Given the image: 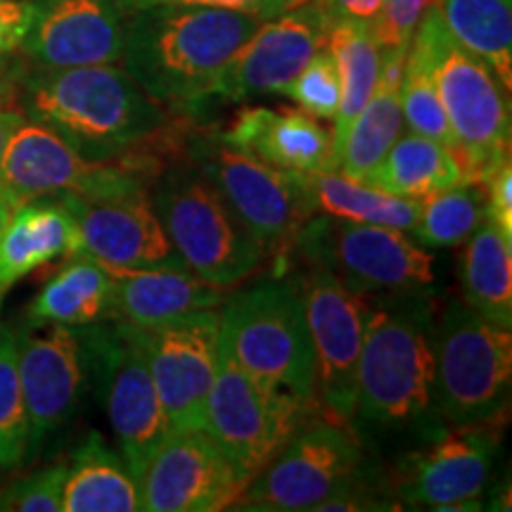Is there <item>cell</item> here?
Returning a JSON list of instances; mask_svg holds the SVG:
<instances>
[{
    "mask_svg": "<svg viewBox=\"0 0 512 512\" xmlns=\"http://www.w3.org/2000/svg\"><path fill=\"white\" fill-rule=\"evenodd\" d=\"M24 117L48 126L91 162L164 169V155L183 145L164 107L126 69L114 64L41 69L19 76Z\"/></svg>",
    "mask_w": 512,
    "mask_h": 512,
    "instance_id": "6da1fadb",
    "label": "cell"
},
{
    "mask_svg": "<svg viewBox=\"0 0 512 512\" xmlns=\"http://www.w3.org/2000/svg\"><path fill=\"white\" fill-rule=\"evenodd\" d=\"M124 10L121 62L159 105L192 112L207 98L242 43L264 19L174 0H119Z\"/></svg>",
    "mask_w": 512,
    "mask_h": 512,
    "instance_id": "7a4b0ae2",
    "label": "cell"
},
{
    "mask_svg": "<svg viewBox=\"0 0 512 512\" xmlns=\"http://www.w3.org/2000/svg\"><path fill=\"white\" fill-rule=\"evenodd\" d=\"M354 420L380 434L434 430V304L427 290L370 302Z\"/></svg>",
    "mask_w": 512,
    "mask_h": 512,
    "instance_id": "3957f363",
    "label": "cell"
},
{
    "mask_svg": "<svg viewBox=\"0 0 512 512\" xmlns=\"http://www.w3.org/2000/svg\"><path fill=\"white\" fill-rule=\"evenodd\" d=\"M425 60L456 138L463 183L486 185L510 162V98L486 62L448 34L437 8L425 12L411 41Z\"/></svg>",
    "mask_w": 512,
    "mask_h": 512,
    "instance_id": "277c9868",
    "label": "cell"
},
{
    "mask_svg": "<svg viewBox=\"0 0 512 512\" xmlns=\"http://www.w3.org/2000/svg\"><path fill=\"white\" fill-rule=\"evenodd\" d=\"M219 325L221 344L249 377L316 403L313 344L297 278H266L230 292Z\"/></svg>",
    "mask_w": 512,
    "mask_h": 512,
    "instance_id": "5b68a950",
    "label": "cell"
},
{
    "mask_svg": "<svg viewBox=\"0 0 512 512\" xmlns=\"http://www.w3.org/2000/svg\"><path fill=\"white\" fill-rule=\"evenodd\" d=\"M150 200L171 245L197 278L228 290L264 264L266 249L188 157L159 171Z\"/></svg>",
    "mask_w": 512,
    "mask_h": 512,
    "instance_id": "8992f818",
    "label": "cell"
},
{
    "mask_svg": "<svg viewBox=\"0 0 512 512\" xmlns=\"http://www.w3.org/2000/svg\"><path fill=\"white\" fill-rule=\"evenodd\" d=\"M510 394V328L453 299L434 323V411L448 425L498 427Z\"/></svg>",
    "mask_w": 512,
    "mask_h": 512,
    "instance_id": "52a82bcc",
    "label": "cell"
},
{
    "mask_svg": "<svg viewBox=\"0 0 512 512\" xmlns=\"http://www.w3.org/2000/svg\"><path fill=\"white\" fill-rule=\"evenodd\" d=\"M183 152L259 245L283 261L292 252L299 228L313 216L304 176L261 162L221 131H185Z\"/></svg>",
    "mask_w": 512,
    "mask_h": 512,
    "instance_id": "ba28073f",
    "label": "cell"
},
{
    "mask_svg": "<svg viewBox=\"0 0 512 512\" xmlns=\"http://www.w3.org/2000/svg\"><path fill=\"white\" fill-rule=\"evenodd\" d=\"M292 252L306 266L325 268L363 297L427 290L437 278L434 256L403 230L328 214H313L304 221Z\"/></svg>",
    "mask_w": 512,
    "mask_h": 512,
    "instance_id": "9c48e42d",
    "label": "cell"
},
{
    "mask_svg": "<svg viewBox=\"0 0 512 512\" xmlns=\"http://www.w3.org/2000/svg\"><path fill=\"white\" fill-rule=\"evenodd\" d=\"M79 332L86 370L110 418L121 458L138 482L147 460L171 432L145 351L133 325L124 320L107 318Z\"/></svg>",
    "mask_w": 512,
    "mask_h": 512,
    "instance_id": "30bf717a",
    "label": "cell"
},
{
    "mask_svg": "<svg viewBox=\"0 0 512 512\" xmlns=\"http://www.w3.org/2000/svg\"><path fill=\"white\" fill-rule=\"evenodd\" d=\"M313 415H318L316 403L259 384L235 363L219 339L204 432L249 482Z\"/></svg>",
    "mask_w": 512,
    "mask_h": 512,
    "instance_id": "8fae6325",
    "label": "cell"
},
{
    "mask_svg": "<svg viewBox=\"0 0 512 512\" xmlns=\"http://www.w3.org/2000/svg\"><path fill=\"white\" fill-rule=\"evenodd\" d=\"M363 446L349 425L311 418L256 475L235 510L306 512L366 479Z\"/></svg>",
    "mask_w": 512,
    "mask_h": 512,
    "instance_id": "7c38bea8",
    "label": "cell"
},
{
    "mask_svg": "<svg viewBox=\"0 0 512 512\" xmlns=\"http://www.w3.org/2000/svg\"><path fill=\"white\" fill-rule=\"evenodd\" d=\"M297 283L313 344L318 413L339 425H351L370 302L325 268L306 266Z\"/></svg>",
    "mask_w": 512,
    "mask_h": 512,
    "instance_id": "4fadbf2b",
    "label": "cell"
},
{
    "mask_svg": "<svg viewBox=\"0 0 512 512\" xmlns=\"http://www.w3.org/2000/svg\"><path fill=\"white\" fill-rule=\"evenodd\" d=\"M155 174L124 162H91L48 126L27 119L0 157V188L19 204L38 197L150 190Z\"/></svg>",
    "mask_w": 512,
    "mask_h": 512,
    "instance_id": "5bb4252c",
    "label": "cell"
},
{
    "mask_svg": "<svg viewBox=\"0 0 512 512\" xmlns=\"http://www.w3.org/2000/svg\"><path fill=\"white\" fill-rule=\"evenodd\" d=\"M396 463L394 491L430 510H482L501 437L491 425L434 427Z\"/></svg>",
    "mask_w": 512,
    "mask_h": 512,
    "instance_id": "9a60e30c",
    "label": "cell"
},
{
    "mask_svg": "<svg viewBox=\"0 0 512 512\" xmlns=\"http://www.w3.org/2000/svg\"><path fill=\"white\" fill-rule=\"evenodd\" d=\"M171 432L204 430V411L219 361V311H195L136 328Z\"/></svg>",
    "mask_w": 512,
    "mask_h": 512,
    "instance_id": "2e32d148",
    "label": "cell"
},
{
    "mask_svg": "<svg viewBox=\"0 0 512 512\" xmlns=\"http://www.w3.org/2000/svg\"><path fill=\"white\" fill-rule=\"evenodd\" d=\"M330 24L313 0L264 19L221 69L204 100L245 102L256 95L283 93L311 57L325 48Z\"/></svg>",
    "mask_w": 512,
    "mask_h": 512,
    "instance_id": "e0dca14e",
    "label": "cell"
},
{
    "mask_svg": "<svg viewBox=\"0 0 512 512\" xmlns=\"http://www.w3.org/2000/svg\"><path fill=\"white\" fill-rule=\"evenodd\" d=\"M249 479L204 430L169 432L138 477L147 512H219L233 508Z\"/></svg>",
    "mask_w": 512,
    "mask_h": 512,
    "instance_id": "ac0fdd59",
    "label": "cell"
},
{
    "mask_svg": "<svg viewBox=\"0 0 512 512\" xmlns=\"http://www.w3.org/2000/svg\"><path fill=\"white\" fill-rule=\"evenodd\" d=\"M57 197L79 230V254L114 268H185L152 207L150 190Z\"/></svg>",
    "mask_w": 512,
    "mask_h": 512,
    "instance_id": "d6986e66",
    "label": "cell"
},
{
    "mask_svg": "<svg viewBox=\"0 0 512 512\" xmlns=\"http://www.w3.org/2000/svg\"><path fill=\"white\" fill-rule=\"evenodd\" d=\"M17 366L29 413V458L74 418L88 370L79 328L48 325L43 335L19 332Z\"/></svg>",
    "mask_w": 512,
    "mask_h": 512,
    "instance_id": "ffe728a7",
    "label": "cell"
},
{
    "mask_svg": "<svg viewBox=\"0 0 512 512\" xmlns=\"http://www.w3.org/2000/svg\"><path fill=\"white\" fill-rule=\"evenodd\" d=\"M24 55L41 69L117 64L124 53L119 0H36Z\"/></svg>",
    "mask_w": 512,
    "mask_h": 512,
    "instance_id": "44dd1931",
    "label": "cell"
},
{
    "mask_svg": "<svg viewBox=\"0 0 512 512\" xmlns=\"http://www.w3.org/2000/svg\"><path fill=\"white\" fill-rule=\"evenodd\" d=\"M221 133L252 157L290 174L337 171L332 131L306 112L245 107Z\"/></svg>",
    "mask_w": 512,
    "mask_h": 512,
    "instance_id": "7402d4cb",
    "label": "cell"
},
{
    "mask_svg": "<svg viewBox=\"0 0 512 512\" xmlns=\"http://www.w3.org/2000/svg\"><path fill=\"white\" fill-rule=\"evenodd\" d=\"M105 268L112 275V318L136 328L219 309L226 299V287L211 285L185 268Z\"/></svg>",
    "mask_w": 512,
    "mask_h": 512,
    "instance_id": "603a6c76",
    "label": "cell"
},
{
    "mask_svg": "<svg viewBox=\"0 0 512 512\" xmlns=\"http://www.w3.org/2000/svg\"><path fill=\"white\" fill-rule=\"evenodd\" d=\"M79 254V230L60 197L22 202L0 235V304L24 275Z\"/></svg>",
    "mask_w": 512,
    "mask_h": 512,
    "instance_id": "cb8c5ba5",
    "label": "cell"
},
{
    "mask_svg": "<svg viewBox=\"0 0 512 512\" xmlns=\"http://www.w3.org/2000/svg\"><path fill=\"white\" fill-rule=\"evenodd\" d=\"M408 50H382L380 76L370 100L351 121L339 152L337 171L344 178L363 183L382 162L394 140L401 136V79Z\"/></svg>",
    "mask_w": 512,
    "mask_h": 512,
    "instance_id": "d4e9b609",
    "label": "cell"
},
{
    "mask_svg": "<svg viewBox=\"0 0 512 512\" xmlns=\"http://www.w3.org/2000/svg\"><path fill=\"white\" fill-rule=\"evenodd\" d=\"M107 318H112V275L83 254L72 256V261L41 287L27 309L31 328H83Z\"/></svg>",
    "mask_w": 512,
    "mask_h": 512,
    "instance_id": "484cf974",
    "label": "cell"
},
{
    "mask_svg": "<svg viewBox=\"0 0 512 512\" xmlns=\"http://www.w3.org/2000/svg\"><path fill=\"white\" fill-rule=\"evenodd\" d=\"M64 512H136L143 510L138 482L119 453L91 434L67 465L62 489Z\"/></svg>",
    "mask_w": 512,
    "mask_h": 512,
    "instance_id": "4316f807",
    "label": "cell"
},
{
    "mask_svg": "<svg viewBox=\"0 0 512 512\" xmlns=\"http://www.w3.org/2000/svg\"><path fill=\"white\" fill-rule=\"evenodd\" d=\"M465 304L491 323L512 328V235L486 216L460 259Z\"/></svg>",
    "mask_w": 512,
    "mask_h": 512,
    "instance_id": "83f0119b",
    "label": "cell"
},
{
    "mask_svg": "<svg viewBox=\"0 0 512 512\" xmlns=\"http://www.w3.org/2000/svg\"><path fill=\"white\" fill-rule=\"evenodd\" d=\"M389 195L425 200V197L463 183L456 155L437 140L406 133L394 140L373 174L363 181Z\"/></svg>",
    "mask_w": 512,
    "mask_h": 512,
    "instance_id": "f1b7e54d",
    "label": "cell"
},
{
    "mask_svg": "<svg viewBox=\"0 0 512 512\" xmlns=\"http://www.w3.org/2000/svg\"><path fill=\"white\" fill-rule=\"evenodd\" d=\"M325 48L335 57L339 72V107L335 114V131H332V145H335L337 166L342 143L356 114L370 100L377 76H380L382 48L377 43L373 24L354 22V19H342V22L330 24V34Z\"/></svg>",
    "mask_w": 512,
    "mask_h": 512,
    "instance_id": "f546056e",
    "label": "cell"
},
{
    "mask_svg": "<svg viewBox=\"0 0 512 512\" xmlns=\"http://www.w3.org/2000/svg\"><path fill=\"white\" fill-rule=\"evenodd\" d=\"M313 214H328L342 221L370 223L411 233L420 216L422 200H408L344 178L339 171L304 176Z\"/></svg>",
    "mask_w": 512,
    "mask_h": 512,
    "instance_id": "4dcf8cb0",
    "label": "cell"
},
{
    "mask_svg": "<svg viewBox=\"0 0 512 512\" xmlns=\"http://www.w3.org/2000/svg\"><path fill=\"white\" fill-rule=\"evenodd\" d=\"M441 22L465 50L512 88V0H434Z\"/></svg>",
    "mask_w": 512,
    "mask_h": 512,
    "instance_id": "1f68e13d",
    "label": "cell"
},
{
    "mask_svg": "<svg viewBox=\"0 0 512 512\" xmlns=\"http://www.w3.org/2000/svg\"><path fill=\"white\" fill-rule=\"evenodd\" d=\"M486 219V190L477 183H458L420 204V216L408 235L427 249L456 247Z\"/></svg>",
    "mask_w": 512,
    "mask_h": 512,
    "instance_id": "d6a6232c",
    "label": "cell"
},
{
    "mask_svg": "<svg viewBox=\"0 0 512 512\" xmlns=\"http://www.w3.org/2000/svg\"><path fill=\"white\" fill-rule=\"evenodd\" d=\"M29 458V413L17 366V332L0 325V470Z\"/></svg>",
    "mask_w": 512,
    "mask_h": 512,
    "instance_id": "836d02e7",
    "label": "cell"
},
{
    "mask_svg": "<svg viewBox=\"0 0 512 512\" xmlns=\"http://www.w3.org/2000/svg\"><path fill=\"white\" fill-rule=\"evenodd\" d=\"M401 114L408 131L415 136L437 140L456 155V138L441 105L434 79L422 57L408 48L401 79Z\"/></svg>",
    "mask_w": 512,
    "mask_h": 512,
    "instance_id": "e575fe53",
    "label": "cell"
},
{
    "mask_svg": "<svg viewBox=\"0 0 512 512\" xmlns=\"http://www.w3.org/2000/svg\"><path fill=\"white\" fill-rule=\"evenodd\" d=\"M283 93L311 117L335 119L342 88H339V72L330 50H318Z\"/></svg>",
    "mask_w": 512,
    "mask_h": 512,
    "instance_id": "d590c367",
    "label": "cell"
},
{
    "mask_svg": "<svg viewBox=\"0 0 512 512\" xmlns=\"http://www.w3.org/2000/svg\"><path fill=\"white\" fill-rule=\"evenodd\" d=\"M67 465L46 467L0 486V512H62Z\"/></svg>",
    "mask_w": 512,
    "mask_h": 512,
    "instance_id": "8d00e7d4",
    "label": "cell"
},
{
    "mask_svg": "<svg viewBox=\"0 0 512 512\" xmlns=\"http://www.w3.org/2000/svg\"><path fill=\"white\" fill-rule=\"evenodd\" d=\"M434 0H382L373 31L382 50H408L422 15Z\"/></svg>",
    "mask_w": 512,
    "mask_h": 512,
    "instance_id": "74e56055",
    "label": "cell"
},
{
    "mask_svg": "<svg viewBox=\"0 0 512 512\" xmlns=\"http://www.w3.org/2000/svg\"><path fill=\"white\" fill-rule=\"evenodd\" d=\"M36 15V0H0V55L22 46Z\"/></svg>",
    "mask_w": 512,
    "mask_h": 512,
    "instance_id": "f35d334b",
    "label": "cell"
},
{
    "mask_svg": "<svg viewBox=\"0 0 512 512\" xmlns=\"http://www.w3.org/2000/svg\"><path fill=\"white\" fill-rule=\"evenodd\" d=\"M486 190V216L503 233L512 235V164L505 162L484 185Z\"/></svg>",
    "mask_w": 512,
    "mask_h": 512,
    "instance_id": "ab89813d",
    "label": "cell"
},
{
    "mask_svg": "<svg viewBox=\"0 0 512 512\" xmlns=\"http://www.w3.org/2000/svg\"><path fill=\"white\" fill-rule=\"evenodd\" d=\"M174 3L202 5V8H221V10L245 12V15H254L261 19H271V17H278L280 12L299 5L302 0H174Z\"/></svg>",
    "mask_w": 512,
    "mask_h": 512,
    "instance_id": "60d3db41",
    "label": "cell"
},
{
    "mask_svg": "<svg viewBox=\"0 0 512 512\" xmlns=\"http://www.w3.org/2000/svg\"><path fill=\"white\" fill-rule=\"evenodd\" d=\"M313 3H318L330 22L354 19V22L373 24L382 8V0H313Z\"/></svg>",
    "mask_w": 512,
    "mask_h": 512,
    "instance_id": "b9f144b4",
    "label": "cell"
},
{
    "mask_svg": "<svg viewBox=\"0 0 512 512\" xmlns=\"http://www.w3.org/2000/svg\"><path fill=\"white\" fill-rule=\"evenodd\" d=\"M19 91V72L8 62V55H0V107H12Z\"/></svg>",
    "mask_w": 512,
    "mask_h": 512,
    "instance_id": "7bdbcfd3",
    "label": "cell"
},
{
    "mask_svg": "<svg viewBox=\"0 0 512 512\" xmlns=\"http://www.w3.org/2000/svg\"><path fill=\"white\" fill-rule=\"evenodd\" d=\"M24 121H27V117H24V112L17 110V107H0V157H3L10 136L24 124Z\"/></svg>",
    "mask_w": 512,
    "mask_h": 512,
    "instance_id": "ee69618b",
    "label": "cell"
},
{
    "mask_svg": "<svg viewBox=\"0 0 512 512\" xmlns=\"http://www.w3.org/2000/svg\"><path fill=\"white\" fill-rule=\"evenodd\" d=\"M19 207L17 200H12V197L0 188V235H3L5 226H8V221L12 219V214H15V209Z\"/></svg>",
    "mask_w": 512,
    "mask_h": 512,
    "instance_id": "f6af8a7d",
    "label": "cell"
}]
</instances>
